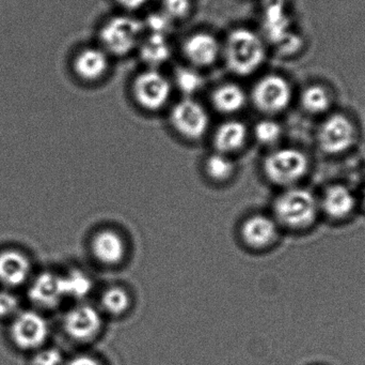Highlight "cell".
<instances>
[{"mask_svg":"<svg viewBox=\"0 0 365 365\" xmlns=\"http://www.w3.org/2000/svg\"><path fill=\"white\" fill-rule=\"evenodd\" d=\"M225 57L232 72L248 75L255 72L265 58L263 40L251 30L236 29L227 36Z\"/></svg>","mask_w":365,"mask_h":365,"instance_id":"6da1fadb","label":"cell"},{"mask_svg":"<svg viewBox=\"0 0 365 365\" xmlns=\"http://www.w3.org/2000/svg\"><path fill=\"white\" fill-rule=\"evenodd\" d=\"M143 28L145 24L134 17H113L103 26L101 41L109 53L124 56L138 45Z\"/></svg>","mask_w":365,"mask_h":365,"instance_id":"7a4b0ae2","label":"cell"},{"mask_svg":"<svg viewBox=\"0 0 365 365\" xmlns=\"http://www.w3.org/2000/svg\"><path fill=\"white\" fill-rule=\"evenodd\" d=\"M317 201L309 191L292 189L283 193L274 205L277 218L291 227L308 225L317 214Z\"/></svg>","mask_w":365,"mask_h":365,"instance_id":"3957f363","label":"cell"},{"mask_svg":"<svg viewBox=\"0 0 365 365\" xmlns=\"http://www.w3.org/2000/svg\"><path fill=\"white\" fill-rule=\"evenodd\" d=\"M308 169V160L295 149H280L272 152L264 162V171L272 181L291 184L302 177Z\"/></svg>","mask_w":365,"mask_h":365,"instance_id":"277c9868","label":"cell"},{"mask_svg":"<svg viewBox=\"0 0 365 365\" xmlns=\"http://www.w3.org/2000/svg\"><path fill=\"white\" fill-rule=\"evenodd\" d=\"M46 319L34 311H25L15 315L11 326V338L19 349L34 351L40 349L48 338Z\"/></svg>","mask_w":365,"mask_h":365,"instance_id":"5b68a950","label":"cell"},{"mask_svg":"<svg viewBox=\"0 0 365 365\" xmlns=\"http://www.w3.org/2000/svg\"><path fill=\"white\" fill-rule=\"evenodd\" d=\"M252 98L255 106L264 113H279L289 104L291 87L283 77L268 75L255 85Z\"/></svg>","mask_w":365,"mask_h":365,"instance_id":"8992f818","label":"cell"},{"mask_svg":"<svg viewBox=\"0 0 365 365\" xmlns=\"http://www.w3.org/2000/svg\"><path fill=\"white\" fill-rule=\"evenodd\" d=\"M134 94L141 106L150 111H158L168 102L171 85L168 79L158 71H145L135 81Z\"/></svg>","mask_w":365,"mask_h":365,"instance_id":"52a82bcc","label":"cell"},{"mask_svg":"<svg viewBox=\"0 0 365 365\" xmlns=\"http://www.w3.org/2000/svg\"><path fill=\"white\" fill-rule=\"evenodd\" d=\"M171 122L175 130L189 139H197L207 131V113L204 107L195 101L186 99L180 101L171 113Z\"/></svg>","mask_w":365,"mask_h":365,"instance_id":"ba28073f","label":"cell"},{"mask_svg":"<svg viewBox=\"0 0 365 365\" xmlns=\"http://www.w3.org/2000/svg\"><path fill=\"white\" fill-rule=\"evenodd\" d=\"M100 312L91 306H78L66 313L63 327L66 334L79 342H87L98 336L102 329Z\"/></svg>","mask_w":365,"mask_h":365,"instance_id":"9c48e42d","label":"cell"},{"mask_svg":"<svg viewBox=\"0 0 365 365\" xmlns=\"http://www.w3.org/2000/svg\"><path fill=\"white\" fill-rule=\"evenodd\" d=\"M354 128L347 118L341 115L330 117L322 126L319 141L322 148L329 154H340L353 143Z\"/></svg>","mask_w":365,"mask_h":365,"instance_id":"30bf717a","label":"cell"},{"mask_svg":"<svg viewBox=\"0 0 365 365\" xmlns=\"http://www.w3.org/2000/svg\"><path fill=\"white\" fill-rule=\"evenodd\" d=\"M29 297L38 306L53 309L64 297L61 276L53 272H43L30 285Z\"/></svg>","mask_w":365,"mask_h":365,"instance_id":"8fae6325","label":"cell"},{"mask_svg":"<svg viewBox=\"0 0 365 365\" xmlns=\"http://www.w3.org/2000/svg\"><path fill=\"white\" fill-rule=\"evenodd\" d=\"M31 274V263L28 256L16 250L0 252V283L4 286H21Z\"/></svg>","mask_w":365,"mask_h":365,"instance_id":"7c38bea8","label":"cell"},{"mask_svg":"<svg viewBox=\"0 0 365 365\" xmlns=\"http://www.w3.org/2000/svg\"><path fill=\"white\" fill-rule=\"evenodd\" d=\"M242 240L252 249H264L276 239L278 229L276 222L268 216H252L245 221L242 226Z\"/></svg>","mask_w":365,"mask_h":365,"instance_id":"4fadbf2b","label":"cell"},{"mask_svg":"<svg viewBox=\"0 0 365 365\" xmlns=\"http://www.w3.org/2000/svg\"><path fill=\"white\" fill-rule=\"evenodd\" d=\"M91 248L94 257L104 265H118L125 256L123 238L110 229L98 231L92 240Z\"/></svg>","mask_w":365,"mask_h":365,"instance_id":"5bb4252c","label":"cell"},{"mask_svg":"<svg viewBox=\"0 0 365 365\" xmlns=\"http://www.w3.org/2000/svg\"><path fill=\"white\" fill-rule=\"evenodd\" d=\"M220 46L212 34L199 32L187 39L184 45L186 57L197 66H207L216 61Z\"/></svg>","mask_w":365,"mask_h":365,"instance_id":"9a60e30c","label":"cell"},{"mask_svg":"<svg viewBox=\"0 0 365 365\" xmlns=\"http://www.w3.org/2000/svg\"><path fill=\"white\" fill-rule=\"evenodd\" d=\"M109 60L106 51L100 49H83L77 55L74 69L79 77L86 81L101 79L108 70Z\"/></svg>","mask_w":365,"mask_h":365,"instance_id":"2e32d148","label":"cell"},{"mask_svg":"<svg viewBox=\"0 0 365 365\" xmlns=\"http://www.w3.org/2000/svg\"><path fill=\"white\" fill-rule=\"evenodd\" d=\"M247 135L248 131L242 122L231 120L219 126L215 134L214 144L218 152L230 154L237 151L244 146Z\"/></svg>","mask_w":365,"mask_h":365,"instance_id":"e0dca14e","label":"cell"},{"mask_svg":"<svg viewBox=\"0 0 365 365\" xmlns=\"http://www.w3.org/2000/svg\"><path fill=\"white\" fill-rule=\"evenodd\" d=\"M246 101V92L236 84H225L212 94L214 106L225 114L236 113L245 106Z\"/></svg>","mask_w":365,"mask_h":365,"instance_id":"ac0fdd59","label":"cell"},{"mask_svg":"<svg viewBox=\"0 0 365 365\" xmlns=\"http://www.w3.org/2000/svg\"><path fill=\"white\" fill-rule=\"evenodd\" d=\"M323 207L329 216L343 218L355 207V197L345 186H332L324 196Z\"/></svg>","mask_w":365,"mask_h":365,"instance_id":"d6986e66","label":"cell"},{"mask_svg":"<svg viewBox=\"0 0 365 365\" xmlns=\"http://www.w3.org/2000/svg\"><path fill=\"white\" fill-rule=\"evenodd\" d=\"M140 53L149 66H158L169 59L171 49L166 36L151 34L141 45Z\"/></svg>","mask_w":365,"mask_h":365,"instance_id":"ffe728a7","label":"cell"},{"mask_svg":"<svg viewBox=\"0 0 365 365\" xmlns=\"http://www.w3.org/2000/svg\"><path fill=\"white\" fill-rule=\"evenodd\" d=\"M64 297L73 299H83L89 295L92 289V281L87 274L81 270H73L66 276H62Z\"/></svg>","mask_w":365,"mask_h":365,"instance_id":"44dd1931","label":"cell"},{"mask_svg":"<svg viewBox=\"0 0 365 365\" xmlns=\"http://www.w3.org/2000/svg\"><path fill=\"white\" fill-rule=\"evenodd\" d=\"M206 174L215 181H225L235 173V163L229 154H217L208 156L205 164Z\"/></svg>","mask_w":365,"mask_h":365,"instance_id":"7402d4cb","label":"cell"},{"mask_svg":"<svg viewBox=\"0 0 365 365\" xmlns=\"http://www.w3.org/2000/svg\"><path fill=\"white\" fill-rule=\"evenodd\" d=\"M102 306L107 312L113 315H122L130 306V297L125 289L113 287L107 289L102 297Z\"/></svg>","mask_w":365,"mask_h":365,"instance_id":"603a6c76","label":"cell"},{"mask_svg":"<svg viewBox=\"0 0 365 365\" xmlns=\"http://www.w3.org/2000/svg\"><path fill=\"white\" fill-rule=\"evenodd\" d=\"M302 105L310 113H323L329 106V99L323 88L312 86L302 94Z\"/></svg>","mask_w":365,"mask_h":365,"instance_id":"cb8c5ba5","label":"cell"},{"mask_svg":"<svg viewBox=\"0 0 365 365\" xmlns=\"http://www.w3.org/2000/svg\"><path fill=\"white\" fill-rule=\"evenodd\" d=\"M178 87L181 91L187 94H192L199 91L203 87V77L190 68H181L178 70L175 75Z\"/></svg>","mask_w":365,"mask_h":365,"instance_id":"d4e9b609","label":"cell"},{"mask_svg":"<svg viewBox=\"0 0 365 365\" xmlns=\"http://www.w3.org/2000/svg\"><path fill=\"white\" fill-rule=\"evenodd\" d=\"M255 134L259 143L270 145L280 139L281 128L272 120H262L255 126Z\"/></svg>","mask_w":365,"mask_h":365,"instance_id":"484cf974","label":"cell"},{"mask_svg":"<svg viewBox=\"0 0 365 365\" xmlns=\"http://www.w3.org/2000/svg\"><path fill=\"white\" fill-rule=\"evenodd\" d=\"M171 21L173 19L167 16L164 12L152 13L148 16L145 25L149 28L151 34L166 36L167 32L170 30Z\"/></svg>","mask_w":365,"mask_h":365,"instance_id":"4316f807","label":"cell"},{"mask_svg":"<svg viewBox=\"0 0 365 365\" xmlns=\"http://www.w3.org/2000/svg\"><path fill=\"white\" fill-rule=\"evenodd\" d=\"M163 12L171 19L186 16L190 11V0H163Z\"/></svg>","mask_w":365,"mask_h":365,"instance_id":"83f0119b","label":"cell"},{"mask_svg":"<svg viewBox=\"0 0 365 365\" xmlns=\"http://www.w3.org/2000/svg\"><path fill=\"white\" fill-rule=\"evenodd\" d=\"M19 300L10 291H0V319L16 315Z\"/></svg>","mask_w":365,"mask_h":365,"instance_id":"f1b7e54d","label":"cell"},{"mask_svg":"<svg viewBox=\"0 0 365 365\" xmlns=\"http://www.w3.org/2000/svg\"><path fill=\"white\" fill-rule=\"evenodd\" d=\"M63 361L61 351L56 349L38 351L32 358V365H61Z\"/></svg>","mask_w":365,"mask_h":365,"instance_id":"f546056e","label":"cell"},{"mask_svg":"<svg viewBox=\"0 0 365 365\" xmlns=\"http://www.w3.org/2000/svg\"><path fill=\"white\" fill-rule=\"evenodd\" d=\"M66 365H102L98 360L89 356H78V357L73 358Z\"/></svg>","mask_w":365,"mask_h":365,"instance_id":"4dcf8cb0","label":"cell"},{"mask_svg":"<svg viewBox=\"0 0 365 365\" xmlns=\"http://www.w3.org/2000/svg\"><path fill=\"white\" fill-rule=\"evenodd\" d=\"M124 8L130 9V10H137L141 6H145L148 0H117Z\"/></svg>","mask_w":365,"mask_h":365,"instance_id":"1f68e13d","label":"cell"},{"mask_svg":"<svg viewBox=\"0 0 365 365\" xmlns=\"http://www.w3.org/2000/svg\"><path fill=\"white\" fill-rule=\"evenodd\" d=\"M364 201H365V193H364Z\"/></svg>","mask_w":365,"mask_h":365,"instance_id":"d6a6232c","label":"cell"}]
</instances>
